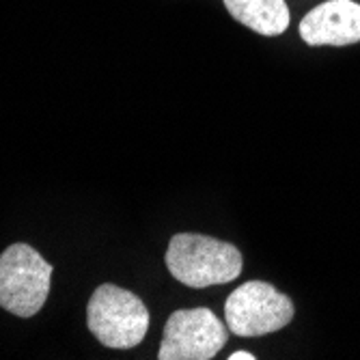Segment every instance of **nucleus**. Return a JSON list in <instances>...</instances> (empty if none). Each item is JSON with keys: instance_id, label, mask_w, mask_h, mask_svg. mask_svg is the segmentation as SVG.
<instances>
[{"instance_id": "f03ea898", "label": "nucleus", "mask_w": 360, "mask_h": 360, "mask_svg": "<svg viewBox=\"0 0 360 360\" xmlns=\"http://www.w3.org/2000/svg\"><path fill=\"white\" fill-rule=\"evenodd\" d=\"M86 326L110 349L136 347L149 330V311L136 293L117 285H100L86 307Z\"/></svg>"}, {"instance_id": "423d86ee", "label": "nucleus", "mask_w": 360, "mask_h": 360, "mask_svg": "<svg viewBox=\"0 0 360 360\" xmlns=\"http://www.w3.org/2000/svg\"><path fill=\"white\" fill-rule=\"evenodd\" d=\"M300 37L307 46H352L360 41V5L354 0H326L300 22Z\"/></svg>"}, {"instance_id": "20e7f679", "label": "nucleus", "mask_w": 360, "mask_h": 360, "mask_svg": "<svg viewBox=\"0 0 360 360\" xmlns=\"http://www.w3.org/2000/svg\"><path fill=\"white\" fill-rule=\"evenodd\" d=\"M293 315L291 298L264 281L240 285L224 302V323L238 337H264L283 330Z\"/></svg>"}, {"instance_id": "39448f33", "label": "nucleus", "mask_w": 360, "mask_h": 360, "mask_svg": "<svg viewBox=\"0 0 360 360\" xmlns=\"http://www.w3.org/2000/svg\"><path fill=\"white\" fill-rule=\"evenodd\" d=\"M226 326L210 309H179L167 326L158 349L160 360H210L226 345Z\"/></svg>"}, {"instance_id": "0eeeda50", "label": "nucleus", "mask_w": 360, "mask_h": 360, "mask_svg": "<svg viewBox=\"0 0 360 360\" xmlns=\"http://www.w3.org/2000/svg\"><path fill=\"white\" fill-rule=\"evenodd\" d=\"M226 11L240 24L264 37H278L289 26L285 0H222Z\"/></svg>"}, {"instance_id": "6e6552de", "label": "nucleus", "mask_w": 360, "mask_h": 360, "mask_svg": "<svg viewBox=\"0 0 360 360\" xmlns=\"http://www.w3.org/2000/svg\"><path fill=\"white\" fill-rule=\"evenodd\" d=\"M257 356L250 354V352H233L231 356H229V360H255Z\"/></svg>"}, {"instance_id": "7ed1b4c3", "label": "nucleus", "mask_w": 360, "mask_h": 360, "mask_svg": "<svg viewBox=\"0 0 360 360\" xmlns=\"http://www.w3.org/2000/svg\"><path fill=\"white\" fill-rule=\"evenodd\" d=\"M52 266L28 244H13L0 255V307L18 317H32L48 300Z\"/></svg>"}, {"instance_id": "f257e3e1", "label": "nucleus", "mask_w": 360, "mask_h": 360, "mask_svg": "<svg viewBox=\"0 0 360 360\" xmlns=\"http://www.w3.org/2000/svg\"><path fill=\"white\" fill-rule=\"evenodd\" d=\"M242 266L238 246L201 233H177L167 250V268L173 278L194 289L231 283L240 276Z\"/></svg>"}]
</instances>
